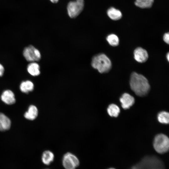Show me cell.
Wrapping results in <instances>:
<instances>
[{
    "mask_svg": "<svg viewBox=\"0 0 169 169\" xmlns=\"http://www.w3.org/2000/svg\"><path fill=\"white\" fill-rule=\"evenodd\" d=\"M130 84L131 89L136 95L140 96L146 95L150 88L146 78L135 72H133L131 75Z\"/></svg>",
    "mask_w": 169,
    "mask_h": 169,
    "instance_id": "obj_1",
    "label": "cell"
},
{
    "mask_svg": "<svg viewBox=\"0 0 169 169\" xmlns=\"http://www.w3.org/2000/svg\"><path fill=\"white\" fill-rule=\"evenodd\" d=\"M91 65L101 73H106L111 69V62L107 56L100 54L94 56L92 59Z\"/></svg>",
    "mask_w": 169,
    "mask_h": 169,
    "instance_id": "obj_2",
    "label": "cell"
},
{
    "mask_svg": "<svg viewBox=\"0 0 169 169\" xmlns=\"http://www.w3.org/2000/svg\"><path fill=\"white\" fill-rule=\"evenodd\" d=\"M153 146L155 150L160 154L166 153L169 150V140L166 135L160 134L155 137Z\"/></svg>",
    "mask_w": 169,
    "mask_h": 169,
    "instance_id": "obj_3",
    "label": "cell"
},
{
    "mask_svg": "<svg viewBox=\"0 0 169 169\" xmlns=\"http://www.w3.org/2000/svg\"><path fill=\"white\" fill-rule=\"evenodd\" d=\"M84 6V0H76L69 2L67 7L69 16L71 18L76 17L82 11Z\"/></svg>",
    "mask_w": 169,
    "mask_h": 169,
    "instance_id": "obj_4",
    "label": "cell"
},
{
    "mask_svg": "<svg viewBox=\"0 0 169 169\" xmlns=\"http://www.w3.org/2000/svg\"><path fill=\"white\" fill-rule=\"evenodd\" d=\"M23 55L26 60L30 62L38 61L41 58L40 51L32 45H29L24 48Z\"/></svg>",
    "mask_w": 169,
    "mask_h": 169,
    "instance_id": "obj_5",
    "label": "cell"
},
{
    "mask_svg": "<svg viewBox=\"0 0 169 169\" xmlns=\"http://www.w3.org/2000/svg\"><path fill=\"white\" fill-rule=\"evenodd\" d=\"M62 164L65 169H75L79 165L77 157L70 152L65 153L62 158Z\"/></svg>",
    "mask_w": 169,
    "mask_h": 169,
    "instance_id": "obj_6",
    "label": "cell"
},
{
    "mask_svg": "<svg viewBox=\"0 0 169 169\" xmlns=\"http://www.w3.org/2000/svg\"><path fill=\"white\" fill-rule=\"evenodd\" d=\"M134 58L137 62L143 63L147 61L148 55L147 51L141 47L136 49L134 52Z\"/></svg>",
    "mask_w": 169,
    "mask_h": 169,
    "instance_id": "obj_7",
    "label": "cell"
},
{
    "mask_svg": "<svg viewBox=\"0 0 169 169\" xmlns=\"http://www.w3.org/2000/svg\"><path fill=\"white\" fill-rule=\"evenodd\" d=\"M120 100L122 108L124 109H129L135 102L134 98L127 93L123 94L120 97Z\"/></svg>",
    "mask_w": 169,
    "mask_h": 169,
    "instance_id": "obj_8",
    "label": "cell"
},
{
    "mask_svg": "<svg viewBox=\"0 0 169 169\" xmlns=\"http://www.w3.org/2000/svg\"><path fill=\"white\" fill-rule=\"evenodd\" d=\"M1 99L5 104L9 105L13 104L16 101L14 93L9 90L3 91L1 95Z\"/></svg>",
    "mask_w": 169,
    "mask_h": 169,
    "instance_id": "obj_9",
    "label": "cell"
},
{
    "mask_svg": "<svg viewBox=\"0 0 169 169\" xmlns=\"http://www.w3.org/2000/svg\"><path fill=\"white\" fill-rule=\"evenodd\" d=\"M11 125L10 119L4 114L0 112V131H4L9 129Z\"/></svg>",
    "mask_w": 169,
    "mask_h": 169,
    "instance_id": "obj_10",
    "label": "cell"
},
{
    "mask_svg": "<svg viewBox=\"0 0 169 169\" xmlns=\"http://www.w3.org/2000/svg\"><path fill=\"white\" fill-rule=\"evenodd\" d=\"M38 110L37 107L35 105H31L28 108V111L24 114V116L26 119L30 120H33L37 117Z\"/></svg>",
    "mask_w": 169,
    "mask_h": 169,
    "instance_id": "obj_11",
    "label": "cell"
},
{
    "mask_svg": "<svg viewBox=\"0 0 169 169\" xmlns=\"http://www.w3.org/2000/svg\"><path fill=\"white\" fill-rule=\"evenodd\" d=\"M27 71L31 75L38 76L40 73L39 65L35 62H31L27 67Z\"/></svg>",
    "mask_w": 169,
    "mask_h": 169,
    "instance_id": "obj_12",
    "label": "cell"
},
{
    "mask_svg": "<svg viewBox=\"0 0 169 169\" xmlns=\"http://www.w3.org/2000/svg\"><path fill=\"white\" fill-rule=\"evenodd\" d=\"M34 85L33 83L30 80H28L22 81L19 86L20 90L23 93L26 94L33 90Z\"/></svg>",
    "mask_w": 169,
    "mask_h": 169,
    "instance_id": "obj_13",
    "label": "cell"
},
{
    "mask_svg": "<svg viewBox=\"0 0 169 169\" xmlns=\"http://www.w3.org/2000/svg\"><path fill=\"white\" fill-rule=\"evenodd\" d=\"M54 157V154L52 151L49 150H46L42 154L41 160L44 164L48 165L53 161Z\"/></svg>",
    "mask_w": 169,
    "mask_h": 169,
    "instance_id": "obj_14",
    "label": "cell"
},
{
    "mask_svg": "<svg viewBox=\"0 0 169 169\" xmlns=\"http://www.w3.org/2000/svg\"><path fill=\"white\" fill-rule=\"evenodd\" d=\"M107 14L110 18L114 20L120 19L122 16V13L119 10L113 7L110 8L108 9Z\"/></svg>",
    "mask_w": 169,
    "mask_h": 169,
    "instance_id": "obj_15",
    "label": "cell"
},
{
    "mask_svg": "<svg viewBox=\"0 0 169 169\" xmlns=\"http://www.w3.org/2000/svg\"><path fill=\"white\" fill-rule=\"evenodd\" d=\"M108 113L111 117H117L120 112V109L116 105L112 104L110 105L107 109Z\"/></svg>",
    "mask_w": 169,
    "mask_h": 169,
    "instance_id": "obj_16",
    "label": "cell"
},
{
    "mask_svg": "<svg viewBox=\"0 0 169 169\" xmlns=\"http://www.w3.org/2000/svg\"><path fill=\"white\" fill-rule=\"evenodd\" d=\"M154 2V0H136L135 5L141 8H148L151 7Z\"/></svg>",
    "mask_w": 169,
    "mask_h": 169,
    "instance_id": "obj_17",
    "label": "cell"
},
{
    "mask_svg": "<svg viewBox=\"0 0 169 169\" xmlns=\"http://www.w3.org/2000/svg\"><path fill=\"white\" fill-rule=\"evenodd\" d=\"M157 119L161 123L167 124L169 122V114L167 112L163 111L159 113L157 115Z\"/></svg>",
    "mask_w": 169,
    "mask_h": 169,
    "instance_id": "obj_18",
    "label": "cell"
},
{
    "mask_svg": "<svg viewBox=\"0 0 169 169\" xmlns=\"http://www.w3.org/2000/svg\"><path fill=\"white\" fill-rule=\"evenodd\" d=\"M106 40L111 46L115 47L119 44V40L117 35L114 34L108 35L106 37Z\"/></svg>",
    "mask_w": 169,
    "mask_h": 169,
    "instance_id": "obj_19",
    "label": "cell"
},
{
    "mask_svg": "<svg viewBox=\"0 0 169 169\" xmlns=\"http://www.w3.org/2000/svg\"><path fill=\"white\" fill-rule=\"evenodd\" d=\"M163 40L164 41L166 44H168L169 43V33H166L164 34L163 36Z\"/></svg>",
    "mask_w": 169,
    "mask_h": 169,
    "instance_id": "obj_20",
    "label": "cell"
},
{
    "mask_svg": "<svg viewBox=\"0 0 169 169\" xmlns=\"http://www.w3.org/2000/svg\"><path fill=\"white\" fill-rule=\"evenodd\" d=\"M4 71V67L0 63V77H2L3 75Z\"/></svg>",
    "mask_w": 169,
    "mask_h": 169,
    "instance_id": "obj_21",
    "label": "cell"
},
{
    "mask_svg": "<svg viewBox=\"0 0 169 169\" xmlns=\"http://www.w3.org/2000/svg\"><path fill=\"white\" fill-rule=\"evenodd\" d=\"M50 1L53 3H57L59 0H50Z\"/></svg>",
    "mask_w": 169,
    "mask_h": 169,
    "instance_id": "obj_22",
    "label": "cell"
},
{
    "mask_svg": "<svg viewBox=\"0 0 169 169\" xmlns=\"http://www.w3.org/2000/svg\"><path fill=\"white\" fill-rule=\"evenodd\" d=\"M166 57L167 60L168 61H169V54L168 52L166 54Z\"/></svg>",
    "mask_w": 169,
    "mask_h": 169,
    "instance_id": "obj_23",
    "label": "cell"
},
{
    "mask_svg": "<svg viewBox=\"0 0 169 169\" xmlns=\"http://www.w3.org/2000/svg\"><path fill=\"white\" fill-rule=\"evenodd\" d=\"M107 169H116L113 167H110V168H108Z\"/></svg>",
    "mask_w": 169,
    "mask_h": 169,
    "instance_id": "obj_24",
    "label": "cell"
},
{
    "mask_svg": "<svg viewBox=\"0 0 169 169\" xmlns=\"http://www.w3.org/2000/svg\"></svg>",
    "mask_w": 169,
    "mask_h": 169,
    "instance_id": "obj_25",
    "label": "cell"
}]
</instances>
